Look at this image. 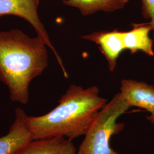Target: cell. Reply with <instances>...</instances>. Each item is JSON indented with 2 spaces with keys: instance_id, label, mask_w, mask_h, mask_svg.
<instances>
[{
  "instance_id": "obj_3",
  "label": "cell",
  "mask_w": 154,
  "mask_h": 154,
  "mask_svg": "<svg viewBox=\"0 0 154 154\" xmlns=\"http://www.w3.org/2000/svg\"><path fill=\"white\" fill-rule=\"evenodd\" d=\"M130 108L121 93L116 94L99 111L85 135L77 154H119L111 147L110 140L125 128V124L117 123V119Z\"/></svg>"
},
{
  "instance_id": "obj_9",
  "label": "cell",
  "mask_w": 154,
  "mask_h": 154,
  "mask_svg": "<svg viewBox=\"0 0 154 154\" xmlns=\"http://www.w3.org/2000/svg\"><path fill=\"white\" fill-rule=\"evenodd\" d=\"M20 154H77L72 140L64 137L33 140Z\"/></svg>"
},
{
  "instance_id": "obj_1",
  "label": "cell",
  "mask_w": 154,
  "mask_h": 154,
  "mask_svg": "<svg viewBox=\"0 0 154 154\" xmlns=\"http://www.w3.org/2000/svg\"><path fill=\"white\" fill-rule=\"evenodd\" d=\"M99 88H87L72 85L49 112L38 116H29V126L34 140L64 137L70 140L88 132L99 111L107 100L99 95Z\"/></svg>"
},
{
  "instance_id": "obj_6",
  "label": "cell",
  "mask_w": 154,
  "mask_h": 154,
  "mask_svg": "<svg viewBox=\"0 0 154 154\" xmlns=\"http://www.w3.org/2000/svg\"><path fill=\"white\" fill-rule=\"evenodd\" d=\"M120 93L127 105L143 109L149 113L147 119L154 126V86L133 79H122Z\"/></svg>"
},
{
  "instance_id": "obj_8",
  "label": "cell",
  "mask_w": 154,
  "mask_h": 154,
  "mask_svg": "<svg viewBox=\"0 0 154 154\" xmlns=\"http://www.w3.org/2000/svg\"><path fill=\"white\" fill-rule=\"evenodd\" d=\"M131 30L123 32L125 50H128L131 54L141 51L146 55L154 57L153 40L149 37L152 27L149 22L132 23Z\"/></svg>"
},
{
  "instance_id": "obj_11",
  "label": "cell",
  "mask_w": 154,
  "mask_h": 154,
  "mask_svg": "<svg viewBox=\"0 0 154 154\" xmlns=\"http://www.w3.org/2000/svg\"><path fill=\"white\" fill-rule=\"evenodd\" d=\"M142 14L143 18L149 20L153 29L154 40V0H141Z\"/></svg>"
},
{
  "instance_id": "obj_4",
  "label": "cell",
  "mask_w": 154,
  "mask_h": 154,
  "mask_svg": "<svg viewBox=\"0 0 154 154\" xmlns=\"http://www.w3.org/2000/svg\"><path fill=\"white\" fill-rule=\"evenodd\" d=\"M39 2V0H0V17L13 15L22 18L29 22L34 28L39 37L44 41L54 54L64 76L67 78L68 74L61 57L51 44L48 33L39 18L37 13Z\"/></svg>"
},
{
  "instance_id": "obj_10",
  "label": "cell",
  "mask_w": 154,
  "mask_h": 154,
  "mask_svg": "<svg viewBox=\"0 0 154 154\" xmlns=\"http://www.w3.org/2000/svg\"><path fill=\"white\" fill-rule=\"evenodd\" d=\"M128 0H62L66 5L76 8L84 16L99 11L113 12L125 7Z\"/></svg>"
},
{
  "instance_id": "obj_2",
  "label": "cell",
  "mask_w": 154,
  "mask_h": 154,
  "mask_svg": "<svg viewBox=\"0 0 154 154\" xmlns=\"http://www.w3.org/2000/svg\"><path fill=\"white\" fill-rule=\"evenodd\" d=\"M44 41L18 29L0 32V81L8 86L13 102L29 100V86L48 66Z\"/></svg>"
},
{
  "instance_id": "obj_5",
  "label": "cell",
  "mask_w": 154,
  "mask_h": 154,
  "mask_svg": "<svg viewBox=\"0 0 154 154\" xmlns=\"http://www.w3.org/2000/svg\"><path fill=\"white\" fill-rule=\"evenodd\" d=\"M15 114L9 132L0 137V154H20L34 140L29 126V116L19 107Z\"/></svg>"
},
{
  "instance_id": "obj_7",
  "label": "cell",
  "mask_w": 154,
  "mask_h": 154,
  "mask_svg": "<svg viewBox=\"0 0 154 154\" xmlns=\"http://www.w3.org/2000/svg\"><path fill=\"white\" fill-rule=\"evenodd\" d=\"M86 40L93 42L99 46V49L107 61L111 72L116 70V61L125 50L123 32L114 29L112 31H100L82 36Z\"/></svg>"
}]
</instances>
